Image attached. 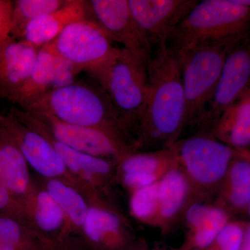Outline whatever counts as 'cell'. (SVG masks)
I'll use <instances>...</instances> for the list:
<instances>
[{"mask_svg": "<svg viewBox=\"0 0 250 250\" xmlns=\"http://www.w3.org/2000/svg\"><path fill=\"white\" fill-rule=\"evenodd\" d=\"M147 250V249H145V250Z\"/></svg>", "mask_w": 250, "mask_h": 250, "instance_id": "d6a6232c", "label": "cell"}, {"mask_svg": "<svg viewBox=\"0 0 250 250\" xmlns=\"http://www.w3.org/2000/svg\"><path fill=\"white\" fill-rule=\"evenodd\" d=\"M0 149L4 161V183L10 191L25 203L32 190L29 165L14 139L0 126Z\"/></svg>", "mask_w": 250, "mask_h": 250, "instance_id": "cb8c5ba5", "label": "cell"}, {"mask_svg": "<svg viewBox=\"0 0 250 250\" xmlns=\"http://www.w3.org/2000/svg\"><path fill=\"white\" fill-rule=\"evenodd\" d=\"M0 215L16 219L31 226L26 211L25 203L0 183ZM32 228V227H31Z\"/></svg>", "mask_w": 250, "mask_h": 250, "instance_id": "f1b7e54d", "label": "cell"}, {"mask_svg": "<svg viewBox=\"0 0 250 250\" xmlns=\"http://www.w3.org/2000/svg\"><path fill=\"white\" fill-rule=\"evenodd\" d=\"M245 35L202 42L178 51L185 97L184 130L198 128L225 60L230 51Z\"/></svg>", "mask_w": 250, "mask_h": 250, "instance_id": "3957f363", "label": "cell"}, {"mask_svg": "<svg viewBox=\"0 0 250 250\" xmlns=\"http://www.w3.org/2000/svg\"><path fill=\"white\" fill-rule=\"evenodd\" d=\"M81 234L90 250H143L146 242L136 236L126 218L104 198L88 200Z\"/></svg>", "mask_w": 250, "mask_h": 250, "instance_id": "ba28073f", "label": "cell"}, {"mask_svg": "<svg viewBox=\"0 0 250 250\" xmlns=\"http://www.w3.org/2000/svg\"><path fill=\"white\" fill-rule=\"evenodd\" d=\"M48 45L62 58L88 74L104 62L115 48L103 29L87 19L69 24Z\"/></svg>", "mask_w": 250, "mask_h": 250, "instance_id": "30bf717a", "label": "cell"}, {"mask_svg": "<svg viewBox=\"0 0 250 250\" xmlns=\"http://www.w3.org/2000/svg\"><path fill=\"white\" fill-rule=\"evenodd\" d=\"M88 75L106 94L135 143L147 98V67L123 47H115L107 59Z\"/></svg>", "mask_w": 250, "mask_h": 250, "instance_id": "5b68a950", "label": "cell"}, {"mask_svg": "<svg viewBox=\"0 0 250 250\" xmlns=\"http://www.w3.org/2000/svg\"><path fill=\"white\" fill-rule=\"evenodd\" d=\"M198 2L196 0H128L136 24L152 48L167 45L179 24Z\"/></svg>", "mask_w": 250, "mask_h": 250, "instance_id": "4fadbf2b", "label": "cell"}, {"mask_svg": "<svg viewBox=\"0 0 250 250\" xmlns=\"http://www.w3.org/2000/svg\"><path fill=\"white\" fill-rule=\"evenodd\" d=\"M40 48L10 36L0 47V97L13 102L27 83Z\"/></svg>", "mask_w": 250, "mask_h": 250, "instance_id": "e0dca14e", "label": "cell"}, {"mask_svg": "<svg viewBox=\"0 0 250 250\" xmlns=\"http://www.w3.org/2000/svg\"><path fill=\"white\" fill-rule=\"evenodd\" d=\"M159 182L131 192L129 199L131 215L141 223L156 228L159 211Z\"/></svg>", "mask_w": 250, "mask_h": 250, "instance_id": "4316f807", "label": "cell"}, {"mask_svg": "<svg viewBox=\"0 0 250 250\" xmlns=\"http://www.w3.org/2000/svg\"><path fill=\"white\" fill-rule=\"evenodd\" d=\"M26 211L33 228L61 243H77L65 239L66 220L59 204L43 188L32 190L25 200Z\"/></svg>", "mask_w": 250, "mask_h": 250, "instance_id": "44dd1931", "label": "cell"}, {"mask_svg": "<svg viewBox=\"0 0 250 250\" xmlns=\"http://www.w3.org/2000/svg\"><path fill=\"white\" fill-rule=\"evenodd\" d=\"M0 250H12L0 241Z\"/></svg>", "mask_w": 250, "mask_h": 250, "instance_id": "1f68e13d", "label": "cell"}, {"mask_svg": "<svg viewBox=\"0 0 250 250\" xmlns=\"http://www.w3.org/2000/svg\"><path fill=\"white\" fill-rule=\"evenodd\" d=\"M248 220H232L222 229L218 236L203 250H241L242 238Z\"/></svg>", "mask_w": 250, "mask_h": 250, "instance_id": "83f0119b", "label": "cell"}, {"mask_svg": "<svg viewBox=\"0 0 250 250\" xmlns=\"http://www.w3.org/2000/svg\"><path fill=\"white\" fill-rule=\"evenodd\" d=\"M44 188L59 204L65 215V239L77 241L71 235L82 232L89 206L86 197L76 188L60 179H46Z\"/></svg>", "mask_w": 250, "mask_h": 250, "instance_id": "603a6c76", "label": "cell"}, {"mask_svg": "<svg viewBox=\"0 0 250 250\" xmlns=\"http://www.w3.org/2000/svg\"><path fill=\"white\" fill-rule=\"evenodd\" d=\"M83 19H86L85 1L67 0L62 7L29 23L20 39L41 49L55 40L69 24Z\"/></svg>", "mask_w": 250, "mask_h": 250, "instance_id": "ffe728a7", "label": "cell"}, {"mask_svg": "<svg viewBox=\"0 0 250 250\" xmlns=\"http://www.w3.org/2000/svg\"><path fill=\"white\" fill-rule=\"evenodd\" d=\"M250 6L235 0L198 1L176 26L167 45L180 51L202 42L245 35L250 30Z\"/></svg>", "mask_w": 250, "mask_h": 250, "instance_id": "8992f818", "label": "cell"}, {"mask_svg": "<svg viewBox=\"0 0 250 250\" xmlns=\"http://www.w3.org/2000/svg\"><path fill=\"white\" fill-rule=\"evenodd\" d=\"M241 250H250V223H248L245 228L242 238Z\"/></svg>", "mask_w": 250, "mask_h": 250, "instance_id": "4dcf8cb0", "label": "cell"}, {"mask_svg": "<svg viewBox=\"0 0 250 250\" xmlns=\"http://www.w3.org/2000/svg\"><path fill=\"white\" fill-rule=\"evenodd\" d=\"M190 188L185 174L178 164L159 182L158 221L156 228L166 234L179 220L190 202Z\"/></svg>", "mask_w": 250, "mask_h": 250, "instance_id": "d6986e66", "label": "cell"}, {"mask_svg": "<svg viewBox=\"0 0 250 250\" xmlns=\"http://www.w3.org/2000/svg\"><path fill=\"white\" fill-rule=\"evenodd\" d=\"M37 131L52 143L88 200L105 198L108 195L110 187L116 182L118 163L75 150L54 141L45 133Z\"/></svg>", "mask_w": 250, "mask_h": 250, "instance_id": "5bb4252c", "label": "cell"}, {"mask_svg": "<svg viewBox=\"0 0 250 250\" xmlns=\"http://www.w3.org/2000/svg\"><path fill=\"white\" fill-rule=\"evenodd\" d=\"M13 1L0 0V47L10 36Z\"/></svg>", "mask_w": 250, "mask_h": 250, "instance_id": "f546056e", "label": "cell"}, {"mask_svg": "<svg viewBox=\"0 0 250 250\" xmlns=\"http://www.w3.org/2000/svg\"><path fill=\"white\" fill-rule=\"evenodd\" d=\"M80 69L55 53L49 45L41 47L27 83L12 103L21 106L24 103L65 85L76 82Z\"/></svg>", "mask_w": 250, "mask_h": 250, "instance_id": "9a60e30c", "label": "cell"}, {"mask_svg": "<svg viewBox=\"0 0 250 250\" xmlns=\"http://www.w3.org/2000/svg\"><path fill=\"white\" fill-rule=\"evenodd\" d=\"M0 126L11 136L28 165L46 179L64 181L82 191L80 184L70 173L48 139L23 124L10 112L0 114Z\"/></svg>", "mask_w": 250, "mask_h": 250, "instance_id": "8fae6325", "label": "cell"}, {"mask_svg": "<svg viewBox=\"0 0 250 250\" xmlns=\"http://www.w3.org/2000/svg\"><path fill=\"white\" fill-rule=\"evenodd\" d=\"M10 112L23 124L85 154L118 163L125 156L138 152L132 146L101 129L68 124L48 115L35 114L21 108H12Z\"/></svg>", "mask_w": 250, "mask_h": 250, "instance_id": "52a82bcc", "label": "cell"}, {"mask_svg": "<svg viewBox=\"0 0 250 250\" xmlns=\"http://www.w3.org/2000/svg\"><path fill=\"white\" fill-rule=\"evenodd\" d=\"M19 108L35 114L48 115L68 124L103 130L136 149L134 140L96 82H75L31 99Z\"/></svg>", "mask_w": 250, "mask_h": 250, "instance_id": "7a4b0ae2", "label": "cell"}, {"mask_svg": "<svg viewBox=\"0 0 250 250\" xmlns=\"http://www.w3.org/2000/svg\"><path fill=\"white\" fill-rule=\"evenodd\" d=\"M232 220L226 210L213 201L190 202L182 216L187 234L179 250H205Z\"/></svg>", "mask_w": 250, "mask_h": 250, "instance_id": "2e32d148", "label": "cell"}, {"mask_svg": "<svg viewBox=\"0 0 250 250\" xmlns=\"http://www.w3.org/2000/svg\"><path fill=\"white\" fill-rule=\"evenodd\" d=\"M67 0H15L13 1L10 36L21 39L27 24L41 15L58 9Z\"/></svg>", "mask_w": 250, "mask_h": 250, "instance_id": "484cf974", "label": "cell"}, {"mask_svg": "<svg viewBox=\"0 0 250 250\" xmlns=\"http://www.w3.org/2000/svg\"><path fill=\"white\" fill-rule=\"evenodd\" d=\"M209 133L237 150L250 149V88L222 113Z\"/></svg>", "mask_w": 250, "mask_h": 250, "instance_id": "7402d4cb", "label": "cell"}, {"mask_svg": "<svg viewBox=\"0 0 250 250\" xmlns=\"http://www.w3.org/2000/svg\"><path fill=\"white\" fill-rule=\"evenodd\" d=\"M177 164V157L170 149L139 151L125 156L118 163L116 174L139 172L162 178Z\"/></svg>", "mask_w": 250, "mask_h": 250, "instance_id": "d4e9b609", "label": "cell"}, {"mask_svg": "<svg viewBox=\"0 0 250 250\" xmlns=\"http://www.w3.org/2000/svg\"><path fill=\"white\" fill-rule=\"evenodd\" d=\"M148 90L136 131L138 151L169 149L184 131L185 97L178 51L156 49L147 66Z\"/></svg>", "mask_w": 250, "mask_h": 250, "instance_id": "6da1fadb", "label": "cell"}, {"mask_svg": "<svg viewBox=\"0 0 250 250\" xmlns=\"http://www.w3.org/2000/svg\"><path fill=\"white\" fill-rule=\"evenodd\" d=\"M250 150L241 151L233 159L213 200L232 217L250 216Z\"/></svg>", "mask_w": 250, "mask_h": 250, "instance_id": "ac0fdd59", "label": "cell"}, {"mask_svg": "<svg viewBox=\"0 0 250 250\" xmlns=\"http://www.w3.org/2000/svg\"><path fill=\"white\" fill-rule=\"evenodd\" d=\"M250 45L248 36L239 41L228 54L218 83L207 104L197 131L210 132L222 113L250 88Z\"/></svg>", "mask_w": 250, "mask_h": 250, "instance_id": "7c38bea8", "label": "cell"}, {"mask_svg": "<svg viewBox=\"0 0 250 250\" xmlns=\"http://www.w3.org/2000/svg\"><path fill=\"white\" fill-rule=\"evenodd\" d=\"M169 149L175 154L188 181L189 204L213 201L233 159L243 151L229 147L202 130L179 139Z\"/></svg>", "mask_w": 250, "mask_h": 250, "instance_id": "277c9868", "label": "cell"}, {"mask_svg": "<svg viewBox=\"0 0 250 250\" xmlns=\"http://www.w3.org/2000/svg\"><path fill=\"white\" fill-rule=\"evenodd\" d=\"M86 19L91 21L130 55L147 67L152 56V48L136 24L128 0L85 1Z\"/></svg>", "mask_w": 250, "mask_h": 250, "instance_id": "9c48e42d", "label": "cell"}]
</instances>
